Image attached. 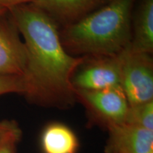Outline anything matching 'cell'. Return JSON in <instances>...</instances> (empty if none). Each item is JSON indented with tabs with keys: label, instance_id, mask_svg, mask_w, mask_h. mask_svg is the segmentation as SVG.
Returning a JSON list of instances; mask_svg holds the SVG:
<instances>
[{
	"label": "cell",
	"instance_id": "6da1fadb",
	"mask_svg": "<svg viewBox=\"0 0 153 153\" xmlns=\"http://www.w3.org/2000/svg\"><path fill=\"white\" fill-rule=\"evenodd\" d=\"M27 51L24 96L43 107L70 108L76 101L72 79L85 56H74L61 43L56 23L33 4L8 9Z\"/></svg>",
	"mask_w": 153,
	"mask_h": 153
},
{
	"label": "cell",
	"instance_id": "7a4b0ae2",
	"mask_svg": "<svg viewBox=\"0 0 153 153\" xmlns=\"http://www.w3.org/2000/svg\"><path fill=\"white\" fill-rule=\"evenodd\" d=\"M137 0H111L61 30L68 53L85 57L116 56L131 44V20Z\"/></svg>",
	"mask_w": 153,
	"mask_h": 153
},
{
	"label": "cell",
	"instance_id": "3957f363",
	"mask_svg": "<svg viewBox=\"0 0 153 153\" xmlns=\"http://www.w3.org/2000/svg\"><path fill=\"white\" fill-rule=\"evenodd\" d=\"M151 55L134 51L130 45L118 54L120 87L129 106L153 101V61Z\"/></svg>",
	"mask_w": 153,
	"mask_h": 153
},
{
	"label": "cell",
	"instance_id": "277c9868",
	"mask_svg": "<svg viewBox=\"0 0 153 153\" xmlns=\"http://www.w3.org/2000/svg\"><path fill=\"white\" fill-rule=\"evenodd\" d=\"M76 101L85 107L94 123L106 128L126 122L129 104L121 87L101 90L75 89Z\"/></svg>",
	"mask_w": 153,
	"mask_h": 153
},
{
	"label": "cell",
	"instance_id": "5b68a950",
	"mask_svg": "<svg viewBox=\"0 0 153 153\" xmlns=\"http://www.w3.org/2000/svg\"><path fill=\"white\" fill-rule=\"evenodd\" d=\"M74 89L101 90L120 87V64L116 56L85 57L72 79Z\"/></svg>",
	"mask_w": 153,
	"mask_h": 153
},
{
	"label": "cell",
	"instance_id": "8992f818",
	"mask_svg": "<svg viewBox=\"0 0 153 153\" xmlns=\"http://www.w3.org/2000/svg\"><path fill=\"white\" fill-rule=\"evenodd\" d=\"M8 10L0 16V75L24 76L27 51Z\"/></svg>",
	"mask_w": 153,
	"mask_h": 153
},
{
	"label": "cell",
	"instance_id": "52a82bcc",
	"mask_svg": "<svg viewBox=\"0 0 153 153\" xmlns=\"http://www.w3.org/2000/svg\"><path fill=\"white\" fill-rule=\"evenodd\" d=\"M106 130L105 153H153V131L126 123Z\"/></svg>",
	"mask_w": 153,
	"mask_h": 153
},
{
	"label": "cell",
	"instance_id": "ba28073f",
	"mask_svg": "<svg viewBox=\"0 0 153 153\" xmlns=\"http://www.w3.org/2000/svg\"><path fill=\"white\" fill-rule=\"evenodd\" d=\"M111 0H35L41 9L59 26L74 24L103 7Z\"/></svg>",
	"mask_w": 153,
	"mask_h": 153
},
{
	"label": "cell",
	"instance_id": "9c48e42d",
	"mask_svg": "<svg viewBox=\"0 0 153 153\" xmlns=\"http://www.w3.org/2000/svg\"><path fill=\"white\" fill-rule=\"evenodd\" d=\"M130 47L134 51H153V0H140L134 17Z\"/></svg>",
	"mask_w": 153,
	"mask_h": 153
},
{
	"label": "cell",
	"instance_id": "30bf717a",
	"mask_svg": "<svg viewBox=\"0 0 153 153\" xmlns=\"http://www.w3.org/2000/svg\"><path fill=\"white\" fill-rule=\"evenodd\" d=\"M43 153H78L79 140L74 132L65 124L49 123L41 135Z\"/></svg>",
	"mask_w": 153,
	"mask_h": 153
},
{
	"label": "cell",
	"instance_id": "8fae6325",
	"mask_svg": "<svg viewBox=\"0 0 153 153\" xmlns=\"http://www.w3.org/2000/svg\"><path fill=\"white\" fill-rule=\"evenodd\" d=\"M125 123L153 131V101L129 106Z\"/></svg>",
	"mask_w": 153,
	"mask_h": 153
},
{
	"label": "cell",
	"instance_id": "7c38bea8",
	"mask_svg": "<svg viewBox=\"0 0 153 153\" xmlns=\"http://www.w3.org/2000/svg\"><path fill=\"white\" fill-rule=\"evenodd\" d=\"M27 84L24 76L0 75V96L16 93L25 95Z\"/></svg>",
	"mask_w": 153,
	"mask_h": 153
},
{
	"label": "cell",
	"instance_id": "4fadbf2b",
	"mask_svg": "<svg viewBox=\"0 0 153 153\" xmlns=\"http://www.w3.org/2000/svg\"><path fill=\"white\" fill-rule=\"evenodd\" d=\"M22 136V130L15 120H4L0 121V144L9 140H21Z\"/></svg>",
	"mask_w": 153,
	"mask_h": 153
},
{
	"label": "cell",
	"instance_id": "5bb4252c",
	"mask_svg": "<svg viewBox=\"0 0 153 153\" xmlns=\"http://www.w3.org/2000/svg\"><path fill=\"white\" fill-rule=\"evenodd\" d=\"M21 140L12 139L0 144V153H16L17 144Z\"/></svg>",
	"mask_w": 153,
	"mask_h": 153
},
{
	"label": "cell",
	"instance_id": "9a60e30c",
	"mask_svg": "<svg viewBox=\"0 0 153 153\" xmlns=\"http://www.w3.org/2000/svg\"><path fill=\"white\" fill-rule=\"evenodd\" d=\"M35 0H0V6L9 9L26 4H32Z\"/></svg>",
	"mask_w": 153,
	"mask_h": 153
},
{
	"label": "cell",
	"instance_id": "2e32d148",
	"mask_svg": "<svg viewBox=\"0 0 153 153\" xmlns=\"http://www.w3.org/2000/svg\"><path fill=\"white\" fill-rule=\"evenodd\" d=\"M7 10H8V9L4 8V7L0 6V16H1L3 14H4L7 11Z\"/></svg>",
	"mask_w": 153,
	"mask_h": 153
}]
</instances>
